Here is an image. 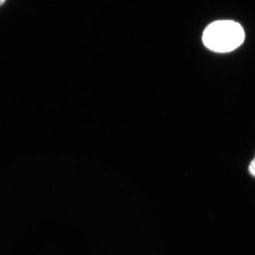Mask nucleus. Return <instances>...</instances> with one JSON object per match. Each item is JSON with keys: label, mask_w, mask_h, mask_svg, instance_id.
Returning <instances> with one entry per match:
<instances>
[{"label": "nucleus", "mask_w": 255, "mask_h": 255, "mask_svg": "<svg viewBox=\"0 0 255 255\" xmlns=\"http://www.w3.org/2000/svg\"><path fill=\"white\" fill-rule=\"evenodd\" d=\"M203 42L206 48L216 53L236 50L245 40V31L240 23L221 20L209 24L204 30Z\"/></svg>", "instance_id": "1"}, {"label": "nucleus", "mask_w": 255, "mask_h": 255, "mask_svg": "<svg viewBox=\"0 0 255 255\" xmlns=\"http://www.w3.org/2000/svg\"><path fill=\"white\" fill-rule=\"evenodd\" d=\"M248 170H249L250 174H251L253 177L255 178V157L253 158V160H252L251 164H250Z\"/></svg>", "instance_id": "2"}, {"label": "nucleus", "mask_w": 255, "mask_h": 255, "mask_svg": "<svg viewBox=\"0 0 255 255\" xmlns=\"http://www.w3.org/2000/svg\"><path fill=\"white\" fill-rule=\"evenodd\" d=\"M5 1H6V0H0V6H1V5H2L3 4H4V3L5 2Z\"/></svg>", "instance_id": "3"}]
</instances>
